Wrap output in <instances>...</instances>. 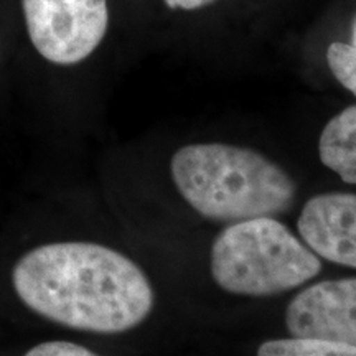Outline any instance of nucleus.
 <instances>
[{
    "label": "nucleus",
    "instance_id": "nucleus-1",
    "mask_svg": "<svg viewBox=\"0 0 356 356\" xmlns=\"http://www.w3.org/2000/svg\"><path fill=\"white\" fill-rule=\"evenodd\" d=\"M22 302L74 330L122 333L140 325L154 291L136 262L95 243H51L22 256L12 273Z\"/></svg>",
    "mask_w": 356,
    "mask_h": 356
},
{
    "label": "nucleus",
    "instance_id": "nucleus-2",
    "mask_svg": "<svg viewBox=\"0 0 356 356\" xmlns=\"http://www.w3.org/2000/svg\"><path fill=\"white\" fill-rule=\"evenodd\" d=\"M173 184L198 215L220 222L274 218L291 210L297 186L277 163L228 144L181 147L172 159Z\"/></svg>",
    "mask_w": 356,
    "mask_h": 356
},
{
    "label": "nucleus",
    "instance_id": "nucleus-3",
    "mask_svg": "<svg viewBox=\"0 0 356 356\" xmlns=\"http://www.w3.org/2000/svg\"><path fill=\"white\" fill-rule=\"evenodd\" d=\"M318 256L274 218H252L225 228L211 246V275L222 291L267 297L317 277Z\"/></svg>",
    "mask_w": 356,
    "mask_h": 356
},
{
    "label": "nucleus",
    "instance_id": "nucleus-4",
    "mask_svg": "<svg viewBox=\"0 0 356 356\" xmlns=\"http://www.w3.org/2000/svg\"><path fill=\"white\" fill-rule=\"evenodd\" d=\"M35 50L55 65L86 60L108 32V0H22Z\"/></svg>",
    "mask_w": 356,
    "mask_h": 356
},
{
    "label": "nucleus",
    "instance_id": "nucleus-5",
    "mask_svg": "<svg viewBox=\"0 0 356 356\" xmlns=\"http://www.w3.org/2000/svg\"><path fill=\"white\" fill-rule=\"evenodd\" d=\"M286 325L292 337L356 346V277L323 280L297 293Z\"/></svg>",
    "mask_w": 356,
    "mask_h": 356
},
{
    "label": "nucleus",
    "instance_id": "nucleus-6",
    "mask_svg": "<svg viewBox=\"0 0 356 356\" xmlns=\"http://www.w3.org/2000/svg\"><path fill=\"white\" fill-rule=\"evenodd\" d=\"M299 234L315 254L356 269V195L322 193L304 204Z\"/></svg>",
    "mask_w": 356,
    "mask_h": 356
},
{
    "label": "nucleus",
    "instance_id": "nucleus-7",
    "mask_svg": "<svg viewBox=\"0 0 356 356\" xmlns=\"http://www.w3.org/2000/svg\"><path fill=\"white\" fill-rule=\"evenodd\" d=\"M318 155L322 163L356 185V104L338 113L320 134Z\"/></svg>",
    "mask_w": 356,
    "mask_h": 356
},
{
    "label": "nucleus",
    "instance_id": "nucleus-8",
    "mask_svg": "<svg viewBox=\"0 0 356 356\" xmlns=\"http://www.w3.org/2000/svg\"><path fill=\"white\" fill-rule=\"evenodd\" d=\"M256 356H356V346L317 338H280L266 341Z\"/></svg>",
    "mask_w": 356,
    "mask_h": 356
},
{
    "label": "nucleus",
    "instance_id": "nucleus-9",
    "mask_svg": "<svg viewBox=\"0 0 356 356\" xmlns=\"http://www.w3.org/2000/svg\"><path fill=\"white\" fill-rule=\"evenodd\" d=\"M327 61L333 76L341 86L356 96V47L351 43L335 42L328 47Z\"/></svg>",
    "mask_w": 356,
    "mask_h": 356
},
{
    "label": "nucleus",
    "instance_id": "nucleus-10",
    "mask_svg": "<svg viewBox=\"0 0 356 356\" xmlns=\"http://www.w3.org/2000/svg\"><path fill=\"white\" fill-rule=\"evenodd\" d=\"M25 356H97L91 350L70 341H47V343L33 346Z\"/></svg>",
    "mask_w": 356,
    "mask_h": 356
},
{
    "label": "nucleus",
    "instance_id": "nucleus-11",
    "mask_svg": "<svg viewBox=\"0 0 356 356\" xmlns=\"http://www.w3.org/2000/svg\"><path fill=\"white\" fill-rule=\"evenodd\" d=\"M215 0H165V6L172 10L181 8V10H197V8L207 7Z\"/></svg>",
    "mask_w": 356,
    "mask_h": 356
},
{
    "label": "nucleus",
    "instance_id": "nucleus-12",
    "mask_svg": "<svg viewBox=\"0 0 356 356\" xmlns=\"http://www.w3.org/2000/svg\"><path fill=\"white\" fill-rule=\"evenodd\" d=\"M351 35H353V43H351V44H355V47H356V19L353 22V30H351Z\"/></svg>",
    "mask_w": 356,
    "mask_h": 356
}]
</instances>
